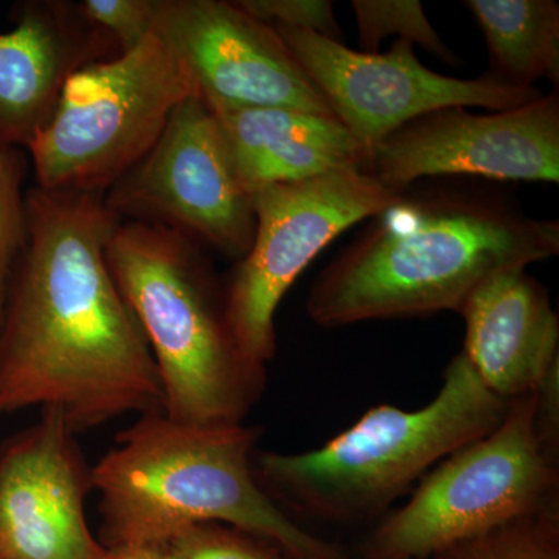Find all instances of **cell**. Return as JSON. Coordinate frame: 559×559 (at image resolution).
<instances>
[{
    "instance_id": "3957f363",
    "label": "cell",
    "mask_w": 559,
    "mask_h": 559,
    "mask_svg": "<svg viewBox=\"0 0 559 559\" xmlns=\"http://www.w3.org/2000/svg\"><path fill=\"white\" fill-rule=\"evenodd\" d=\"M259 430L242 423L194 425L143 414L92 468L100 495V543L164 547L200 524H223L293 559H348L280 509L253 471Z\"/></svg>"
},
{
    "instance_id": "484cf974",
    "label": "cell",
    "mask_w": 559,
    "mask_h": 559,
    "mask_svg": "<svg viewBox=\"0 0 559 559\" xmlns=\"http://www.w3.org/2000/svg\"><path fill=\"white\" fill-rule=\"evenodd\" d=\"M280 559H293V558H289V557H286V555H283V557Z\"/></svg>"
},
{
    "instance_id": "5b68a950",
    "label": "cell",
    "mask_w": 559,
    "mask_h": 559,
    "mask_svg": "<svg viewBox=\"0 0 559 559\" xmlns=\"http://www.w3.org/2000/svg\"><path fill=\"white\" fill-rule=\"evenodd\" d=\"M106 261L159 371L162 412L194 425L242 423L266 371L250 366L234 340L207 250L162 227L119 223Z\"/></svg>"
},
{
    "instance_id": "44dd1931",
    "label": "cell",
    "mask_w": 559,
    "mask_h": 559,
    "mask_svg": "<svg viewBox=\"0 0 559 559\" xmlns=\"http://www.w3.org/2000/svg\"><path fill=\"white\" fill-rule=\"evenodd\" d=\"M167 559H280L283 551L249 533L223 524L194 525L164 547Z\"/></svg>"
},
{
    "instance_id": "5bb4252c",
    "label": "cell",
    "mask_w": 559,
    "mask_h": 559,
    "mask_svg": "<svg viewBox=\"0 0 559 559\" xmlns=\"http://www.w3.org/2000/svg\"><path fill=\"white\" fill-rule=\"evenodd\" d=\"M0 33V150H27L49 121L66 81L92 62L120 57L79 2L25 0Z\"/></svg>"
},
{
    "instance_id": "277c9868",
    "label": "cell",
    "mask_w": 559,
    "mask_h": 559,
    "mask_svg": "<svg viewBox=\"0 0 559 559\" xmlns=\"http://www.w3.org/2000/svg\"><path fill=\"white\" fill-rule=\"evenodd\" d=\"M511 403L492 395L459 353L437 395L419 409L380 404L316 450L259 454L253 471L290 518L337 524L369 520L444 459L491 432Z\"/></svg>"
},
{
    "instance_id": "d4e9b609",
    "label": "cell",
    "mask_w": 559,
    "mask_h": 559,
    "mask_svg": "<svg viewBox=\"0 0 559 559\" xmlns=\"http://www.w3.org/2000/svg\"><path fill=\"white\" fill-rule=\"evenodd\" d=\"M430 559H450L447 557V555H440V557L430 558Z\"/></svg>"
},
{
    "instance_id": "9a60e30c",
    "label": "cell",
    "mask_w": 559,
    "mask_h": 559,
    "mask_svg": "<svg viewBox=\"0 0 559 559\" xmlns=\"http://www.w3.org/2000/svg\"><path fill=\"white\" fill-rule=\"evenodd\" d=\"M463 355L500 400H520L559 382V319L549 293L525 270L500 272L471 294Z\"/></svg>"
},
{
    "instance_id": "52a82bcc",
    "label": "cell",
    "mask_w": 559,
    "mask_h": 559,
    "mask_svg": "<svg viewBox=\"0 0 559 559\" xmlns=\"http://www.w3.org/2000/svg\"><path fill=\"white\" fill-rule=\"evenodd\" d=\"M190 95L189 73L153 32L134 50L76 70L25 150L35 187L105 194L156 145Z\"/></svg>"
},
{
    "instance_id": "7c38bea8",
    "label": "cell",
    "mask_w": 559,
    "mask_h": 559,
    "mask_svg": "<svg viewBox=\"0 0 559 559\" xmlns=\"http://www.w3.org/2000/svg\"><path fill=\"white\" fill-rule=\"evenodd\" d=\"M153 33L212 109L289 108L333 116L274 27L238 2L159 0Z\"/></svg>"
},
{
    "instance_id": "8fae6325",
    "label": "cell",
    "mask_w": 559,
    "mask_h": 559,
    "mask_svg": "<svg viewBox=\"0 0 559 559\" xmlns=\"http://www.w3.org/2000/svg\"><path fill=\"white\" fill-rule=\"evenodd\" d=\"M364 171L395 191L440 178L558 183V91L520 108L419 116L382 140Z\"/></svg>"
},
{
    "instance_id": "4fadbf2b",
    "label": "cell",
    "mask_w": 559,
    "mask_h": 559,
    "mask_svg": "<svg viewBox=\"0 0 559 559\" xmlns=\"http://www.w3.org/2000/svg\"><path fill=\"white\" fill-rule=\"evenodd\" d=\"M92 489L75 433L44 409L0 450V559H106L84 514Z\"/></svg>"
},
{
    "instance_id": "ba28073f",
    "label": "cell",
    "mask_w": 559,
    "mask_h": 559,
    "mask_svg": "<svg viewBox=\"0 0 559 559\" xmlns=\"http://www.w3.org/2000/svg\"><path fill=\"white\" fill-rule=\"evenodd\" d=\"M369 173H330L253 191L255 234L224 280L226 314L241 355L266 371L277 349L275 312L301 272L342 231L399 197Z\"/></svg>"
},
{
    "instance_id": "ffe728a7",
    "label": "cell",
    "mask_w": 559,
    "mask_h": 559,
    "mask_svg": "<svg viewBox=\"0 0 559 559\" xmlns=\"http://www.w3.org/2000/svg\"><path fill=\"white\" fill-rule=\"evenodd\" d=\"M450 559H559V509L448 551Z\"/></svg>"
},
{
    "instance_id": "2e32d148",
    "label": "cell",
    "mask_w": 559,
    "mask_h": 559,
    "mask_svg": "<svg viewBox=\"0 0 559 559\" xmlns=\"http://www.w3.org/2000/svg\"><path fill=\"white\" fill-rule=\"evenodd\" d=\"M212 110L250 193L330 173L366 170V150L336 117L289 108Z\"/></svg>"
},
{
    "instance_id": "603a6c76",
    "label": "cell",
    "mask_w": 559,
    "mask_h": 559,
    "mask_svg": "<svg viewBox=\"0 0 559 559\" xmlns=\"http://www.w3.org/2000/svg\"><path fill=\"white\" fill-rule=\"evenodd\" d=\"M242 10L271 27L294 28L340 40L341 27L329 0H237Z\"/></svg>"
},
{
    "instance_id": "9c48e42d",
    "label": "cell",
    "mask_w": 559,
    "mask_h": 559,
    "mask_svg": "<svg viewBox=\"0 0 559 559\" xmlns=\"http://www.w3.org/2000/svg\"><path fill=\"white\" fill-rule=\"evenodd\" d=\"M103 198L120 223L175 231L227 259L241 260L252 246V193L198 95L180 103L156 145Z\"/></svg>"
},
{
    "instance_id": "e0dca14e",
    "label": "cell",
    "mask_w": 559,
    "mask_h": 559,
    "mask_svg": "<svg viewBox=\"0 0 559 559\" xmlns=\"http://www.w3.org/2000/svg\"><path fill=\"white\" fill-rule=\"evenodd\" d=\"M489 55L488 75L516 87L559 84L557 0H468Z\"/></svg>"
},
{
    "instance_id": "cb8c5ba5",
    "label": "cell",
    "mask_w": 559,
    "mask_h": 559,
    "mask_svg": "<svg viewBox=\"0 0 559 559\" xmlns=\"http://www.w3.org/2000/svg\"><path fill=\"white\" fill-rule=\"evenodd\" d=\"M106 559H167L162 547L132 546L108 549Z\"/></svg>"
},
{
    "instance_id": "ac0fdd59",
    "label": "cell",
    "mask_w": 559,
    "mask_h": 559,
    "mask_svg": "<svg viewBox=\"0 0 559 559\" xmlns=\"http://www.w3.org/2000/svg\"><path fill=\"white\" fill-rule=\"evenodd\" d=\"M352 10L364 53H378L382 40L395 36L414 47H421L448 64L457 62V57L440 38L418 0H355Z\"/></svg>"
},
{
    "instance_id": "7402d4cb",
    "label": "cell",
    "mask_w": 559,
    "mask_h": 559,
    "mask_svg": "<svg viewBox=\"0 0 559 559\" xmlns=\"http://www.w3.org/2000/svg\"><path fill=\"white\" fill-rule=\"evenodd\" d=\"M159 0H83V16L116 43L120 55L139 47L153 32Z\"/></svg>"
},
{
    "instance_id": "7a4b0ae2",
    "label": "cell",
    "mask_w": 559,
    "mask_h": 559,
    "mask_svg": "<svg viewBox=\"0 0 559 559\" xmlns=\"http://www.w3.org/2000/svg\"><path fill=\"white\" fill-rule=\"evenodd\" d=\"M367 221L312 283L316 325L460 312L487 280L559 253L558 219L473 180H418Z\"/></svg>"
},
{
    "instance_id": "6da1fadb",
    "label": "cell",
    "mask_w": 559,
    "mask_h": 559,
    "mask_svg": "<svg viewBox=\"0 0 559 559\" xmlns=\"http://www.w3.org/2000/svg\"><path fill=\"white\" fill-rule=\"evenodd\" d=\"M27 241L0 322V415L60 411L73 433L164 409L159 371L114 282L102 193L27 189Z\"/></svg>"
},
{
    "instance_id": "8992f818",
    "label": "cell",
    "mask_w": 559,
    "mask_h": 559,
    "mask_svg": "<svg viewBox=\"0 0 559 559\" xmlns=\"http://www.w3.org/2000/svg\"><path fill=\"white\" fill-rule=\"evenodd\" d=\"M559 423L538 393L429 471L362 546L364 559H430L559 509Z\"/></svg>"
},
{
    "instance_id": "30bf717a",
    "label": "cell",
    "mask_w": 559,
    "mask_h": 559,
    "mask_svg": "<svg viewBox=\"0 0 559 559\" xmlns=\"http://www.w3.org/2000/svg\"><path fill=\"white\" fill-rule=\"evenodd\" d=\"M331 112L347 128L367 159L403 124L444 108H520L543 95L539 87H516L492 79H454L426 68L407 40L385 53L348 49L316 33L274 27Z\"/></svg>"
},
{
    "instance_id": "d6986e66",
    "label": "cell",
    "mask_w": 559,
    "mask_h": 559,
    "mask_svg": "<svg viewBox=\"0 0 559 559\" xmlns=\"http://www.w3.org/2000/svg\"><path fill=\"white\" fill-rule=\"evenodd\" d=\"M31 160L25 150H0V322L11 274L27 241V189Z\"/></svg>"
}]
</instances>
